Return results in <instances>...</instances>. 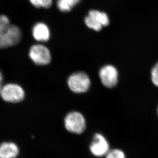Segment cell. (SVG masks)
I'll use <instances>...</instances> for the list:
<instances>
[{"instance_id":"3","label":"cell","mask_w":158,"mask_h":158,"mask_svg":"<svg viewBox=\"0 0 158 158\" xmlns=\"http://www.w3.org/2000/svg\"><path fill=\"white\" fill-rule=\"evenodd\" d=\"M0 97L5 102L10 103H18L22 102L25 98L23 89L17 84H7L3 85Z\"/></svg>"},{"instance_id":"10","label":"cell","mask_w":158,"mask_h":158,"mask_svg":"<svg viewBox=\"0 0 158 158\" xmlns=\"http://www.w3.org/2000/svg\"><path fill=\"white\" fill-rule=\"evenodd\" d=\"M19 149L13 142H3L0 144V158H16Z\"/></svg>"},{"instance_id":"15","label":"cell","mask_w":158,"mask_h":158,"mask_svg":"<svg viewBox=\"0 0 158 158\" xmlns=\"http://www.w3.org/2000/svg\"><path fill=\"white\" fill-rule=\"evenodd\" d=\"M3 77L1 72L0 71V93L1 91L2 88L3 87Z\"/></svg>"},{"instance_id":"11","label":"cell","mask_w":158,"mask_h":158,"mask_svg":"<svg viewBox=\"0 0 158 158\" xmlns=\"http://www.w3.org/2000/svg\"><path fill=\"white\" fill-rule=\"evenodd\" d=\"M81 0H57V6L61 12H69Z\"/></svg>"},{"instance_id":"13","label":"cell","mask_w":158,"mask_h":158,"mask_svg":"<svg viewBox=\"0 0 158 158\" xmlns=\"http://www.w3.org/2000/svg\"><path fill=\"white\" fill-rule=\"evenodd\" d=\"M106 158H126V156L121 149H113L109 151Z\"/></svg>"},{"instance_id":"14","label":"cell","mask_w":158,"mask_h":158,"mask_svg":"<svg viewBox=\"0 0 158 158\" xmlns=\"http://www.w3.org/2000/svg\"><path fill=\"white\" fill-rule=\"evenodd\" d=\"M152 80L153 84L158 87V63L154 66L152 70Z\"/></svg>"},{"instance_id":"6","label":"cell","mask_w":158,"mask_h":158,"mask_svg":"<svg viewBox=\"0 0 158 158\" xmlns=\"http://www.w3.org/2000/svg\"><path fill=\"white\" fill-rule=\"evenodd\" d=\"M29 55L33 63L37 65L45 66L51 61V55L49 49L42 44L32 46L29 50Z\"/></svg>"},{"instance_id":"5","label":"cell","mask_w":158,"mask_h":158,"mask_svg":"<svg viewBox=\"0 0 158 158\" xmlns=\"http://www.w3.org/2000/svg\"><path fill=\"white\" fill-rule=\"evenodd\" d=\"M85 22L87 27L93 30L99 31L102 27L109 24V19L105 12L92 10L89 11L85 17Z\"/></svg>"},{"instance_id":"7","label":"cell","mask_w":158,"mask_h":158,"mask_svg":"<svg viewBox=\"0 0 158 158\" xmlns=\"http://www.w3.org/2000/svg\"><path fill=\"white\" fill-rule=\"evenodd\" d=\"M89 150L93 155L95 157L106 156L110 151L109 142L103 135L96 134L89 146Z\"/></svg>"},{"instance_id":"16","label":"cell","mask_w":158,"mask_h":158,"mask_svg":"<svg viewBox=\"0 0 158 158\" xmlns=\"http://www.w3.org/2000/svg\"><path fill=\"white\" fill-rule=\"evenodd\" d=\"M157 113H158V110H157Z\"/></svg>"},{"instance_id":"2","label":"cell","mask_w":158,"mask_h":158,"mask_svg":"<svg viewBox=\"0 0 158 158\" xmlns=\"http://www.w3.org/2000/svg\"><path fill=\"white\" fill-rule=\"evenodd\" d=\"M67 84L69 89L73 92L83 93L89 89L91 81L86 73L78 72L73 73L69 76Z\"/></svg>"},{"instance_id":"12","label":"cell","mask_w":158,"mask_h":158,"mask_svg":"<svg viewBox=\"0 0 158 158\" xmlns=\"http://www.w3.org/2000/svg\"><path fill=\"white\" fill-rule=\"evenodd\" d=\"M29 2L36 8H49L52 4V0H29Z\"/></svg>"},{"instance_id":"4","label":"cell","mask_w":158,"mask_h":158,"mask_svg":"<svg viewBox=\"0 0 158 158\" xmlns=\"http://www.w3.org/2000/svg\"><path fill=\"white\" fill-rule=\"evenodd\" d=\"M64 123L68 131L76 134L83 133L86 127L85 118L78 112L69 113L64 118Z\"/></svg>"},{"instance_id":"8","label":"cell","mask_w":158,"mask_h":158,"mask_svg":"<svg viewBox=\"0 0 158 158\" xmlns=\"http://www.w3.org/2000/svg\"><path fill=\"white\" fill-rule=\"evenodd\" d=\"M99 77L102 84L108 88H114L118 82V71L112 65H107L102 68L99 71Z\"/></svg>"},{"instance_id":"1","label":"cell","mask_w":158,"mask_h":158,"mask_svg":"<svg viewBox=\"0 0 158 158\" xmlns=\"http://www.w3.org/2000/svg\"><path fill=\"white\" fill-rule=\"evenodd\" d=\"M21 30L11 24L6 15H0V49L17 45L21 40Z\"/></svg>"},{"instance_id":"9","label":"cell","mask_w":158,"mask_h":158,"mask_svg":"<svg viewBox=\"0 0 158 158\" xmlns=\"http://www.w3.org/2000/svg\"><path fill=\"white\" fill-rule=\"evenodd\" d=\"M32 33L34 39L40 42H46L49 40L50 32L46 24L44 23H37L33 26Z\"/></svg>"}]
</instances>
